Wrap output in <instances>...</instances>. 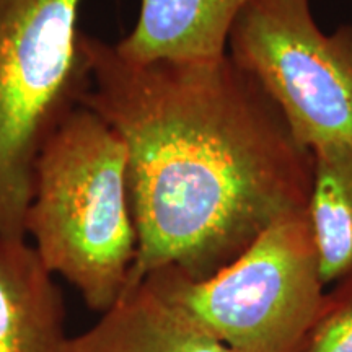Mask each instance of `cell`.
<instances>
[{
	"instance_id": "9",
	"label": "cell",
	"mask_w": 352,
	"mask_h": 352,
	"mask_svg": "<svg viewBox=\"0 0 352 352\" xmlns=\"http://www.w3.org/2000/svg\"><path fill=\"white\" fill-rule=\"evenodd\" d=\"M307 212L323 284L352 276V144L311 151Z\"/></svg>"
},
{
	"instance_id": "3",
	"label": "cell",
	"mask_w": 352,
	"mask_h": 352,
	"mask_svg": "<svg viewBox=\"0 0 352 352\" xmlns=\"http://www.w3.org/2000/svg\"><path fill=\"white\" fill-rule=\"evenodd\" d=\"M82 0H0V236L26 240L43 144L90 90Z\"/></svg>"
},
{
	"instance_id": "6",
	"label": "cell",
	"mask_w": 352,
	"mask_h": 352,
	"mask_svg": "<svg viewBox=\"0 0 352 352\" xmlns=\"http://www.w3.org/2000/svg\"><path fill=\"white\" fill-rule=\"evenodd\" d=\"M72 352H233L158 289L151 277L127 284L94 327L72 336Z\"/></svg>"
},
{
	"instance_id": "4",
	"label": "cell",
	"mask_w": 352,
	"mask_h": 352,
	"mask_svg": "<svg viewBox=\"0 0 352 352\" xmlns=\"http://www.w3.org/2000/svg\"><path fill=\"white\" fill-rule=\"evenodd\" d=\"M144 277L233 352H298L324 298L307 210L277 220L208 279L175 267Z\"/></svg>"
},
{
	"instance_id": "8",
	"label": "cell",
	"mask_w": 352,
	"mask_h": 352,
	"mask_svg": "<svg viewBox=\"0 0 352 352\" xmlns=\"http://www.w3.org/2000/svg\"><path fill=\"white\" fill-rule=\"evenodd\" d=\"M250 0H140L129 34L114 47L135 63L214 60L227 54L236 16Z\"/></svg>"
},
{
	"instance_id": "5",
	"label": "cell",
	"mask_w": 352,
	"mask_h": 352,
	"mask_svg": "<svg viewBox=\"0 0 352 352\" xmlns=\"http://www.w3.org/2000/svg\"><path fill=\"white\" fill-rule=\"evenodd\" d=\"M227 54L248 72L308 151L352 144V25L324 33L310 0H250Z\"/></svg>"
},
{
	"instance_id": "10",
	"label": "cell",
	"mask_w": 352,
	"mask_h": 352,
	"mask_svg": "<svg viewBox=\"0 0 352 352\" xmlns=\"http://www.w3.org/2000/svg\"><path fill=\"white\" fill-rule=\"evenodd\" d=\"M298 352H352V276L324 294Z\"/></svg>"
},
{
	"instance_id": "7",
	"label": "cell",
	"mask_w": 352,
	"mask_h": 352,
	"mask_svg": "<svg viewBox=\"0 0 352 352\" xmlns=\"http://www.w3.org/2000/svg\"><path fill=\"white\" fill-rule=\"evenodd\" d=\"M54 274L26 240L0 236V352H72Z\"/></svg>"
},
{
	"instance_id": "2",
	"label": "cell",
	"mask_w": 352,
	"mask_h": 352,
	"mask_svg": "<svg viewBox=\"0 0 352 352\" xmlns=\"http://www.w3.org/2000/svg\"><path fill=\"white\" fill-rule=\"evenodd\" d=\"M25 227L44 266L76 287L90 310L104 314L124 292L138 252L126 144L85 104L34 160Z\"/></svg>"
},
{
	"instance_id": "1",
	"label": "cell",
	"mask_w": 352,
	"mask_h": 352,
	"mask_svg": "<svg viewBox=\"0 0 352 352\" xmlns=\"http://www.w3.org/2000/svg\"><path fill=\"white\" fill-rule=\"evenodd\" d=\"M94 109L127 151L138 252L127 284L175 267L214 276L277 220L308 208L311 152L226 54L135 63L85 34Z\"/></svg>"
}]
</instances>
